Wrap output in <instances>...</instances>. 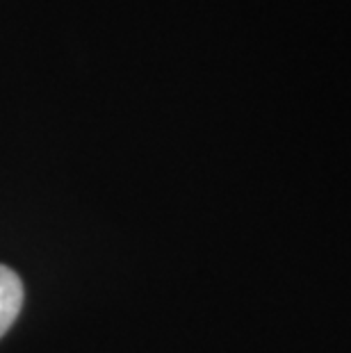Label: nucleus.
<instances>
[{"label": "nucleus", "mask_w": 351, "mask_h": 353, "mask_svg": "<svg viewBox=\"0 0 351 353\" xmlns=\"http://www.w3.org/2000/svg\"><path fill=\"white\" fill-rule=\"evenodd\" d=\"M23 305V283L10 267L0 265V337L17 321Z\"/></svg>", "instance_id": "1"}]
</instances>
